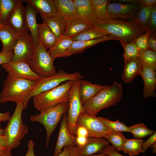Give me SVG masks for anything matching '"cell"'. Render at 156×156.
I'll return each instance as SVG.
<instances>
[{
	"mask_svg": "<svg viewBox=\"0 0 156 156\" xmlns=\"http://www.w3.org/2000/svg\"><path fill=\"white\" fill-rule=\"evenodd\" d=\"M58 14L66 22L79 18L73 0H53Z\"/></svg>",
	"mask_w": 156,
	"mask_h": 156,
	"instance_id": "22",
	"label": "cell"
},
{
	"mask_svg": "<svg viewBox=\"0 0 156 156\" xmlns=\"http://www.w3.org/2000/svg\"><path fill=\"white\" fill-rule=\"evenodd\" d=\"M96 27L120 42L127 43L144 34L146 31L134 22L109 19L98 21Z\"/></svg>",
	"mask_w": 156,
	"mask_h": 156,
	"instance_id": "2",
	"label": "cell"
},
{
	"mask_svg": "<svg viewBox=\"0 0 156 156\" xmlns=\"http://www.w3.org/2000/svg\"><path fill=\"white\" fill-rule=\"evenodd\" d=\"M0 156H12L3 135H0Z\"/></svg>",
	"mask_w": 156,
	"mask_h": 156,
	"instance_id": "43",
	"label": "cell"
},
{
	"mask_svg": "<svg viewBox=\"0 0 156 156\" xmlns=\"http://www.w3.org/2000/svg\"><path fill=\"white\" fill-rule=\"evenodd\" d=\"M24 110L22 102L17 103L14 112L3 129V135L10 151L20 145L21 140L28 132V127L23 124L22 118Z\"/></svg>",
	"mask_w": 156,
	"mask_h": 156,
	"instance_id": "4",
	"label": "cell"
},
{
	"mask_svg": "<svg viewBox=\"0 0 156 156\" xmlns=\"http://www.w3.org/2000/svg\"><path fill=\"white\" fill-rule=\"evenodd\" d=\"M142 69L140 75L144 85L143 96L144 99L156 96V68L143 63Z\"/></svg>",
	"mask_w": 156,
	"mask_h": 156,
	"instance_id": "15",
	"label": "cell"
},
{
	"mask_svg": "<svg viewBox=\"0 0 156 156\" xmlns=\"http://www.w3.org/2000/svg\"><path fill=\"white\" fill-rule=\"evenodd\" d=\"M41 17L44 23L55 35L59 40L63 36L66 22L58 14L49 16Z\"/></svg>",
	"mask_w": 156,
	"mask_h": 156,
	"instance_id": "24",
	"label": "cell"
},
{
	"mask_svg": "<svg viewBox=\"0 0 156 156\" xmlns=\"http://www.w3.org/2000/svg\"><path fill=\"white\" fill-rule=\"evenodd\" d=\"M51 55L39 42L33 58L28 64L32 70L41 77L49 76L56 72Z\"/></svg>",
	"mask_w": 156,
	"mask_h": 156,
	"instance_id": "8",
	"label": "cell"
},
{
	"mask_svg": "<svg viewBox=\"0 0 156 156\" xmlns=\"http://www.w3.org/2000/svg\"><path fill=\"white\" fill-rule=\"evenodd\" d=\"M3 129L0 128V135H3Z\"/></svg>",
	"mask_w": 156,
	"mask_h": 156,
	"instance_id": "55",
	"label": "cell"
},
{
	"mask_svg": "<svg viewBox=\"0 0 156 156\" xmlns=\"http://www.w3.org/2000/svg\"><path fill=\"white\" fill-rule=\"evenodd\" d=\"M151 32L148 30L144 34L137 37L133 41L138 47L140 53L149 49L148 45V37Z\"/></svg>",
	"mask_w": 156,
	"mask_h": 156,
	"instance_id": "40",
	"label": "cell"
},
{
	"mask_svg": "<svg viewBox=\"0 0 156 156\" xmlns=\"http://www.w3.org/2000/svg\"><path fill=\"white\" fill-rule=\"evenodd\" d=\"M143 63L149 64L156 68V52L150 49L140 53L138 57Z\"/></svg>",
	"mask_w": 156,
	"mask_h": 156,
	"instance_id": "39",
	"label": "cell"
},
{
	"mask_svg": "<svg viewBox=\"0 0 156 156\" xmlns=\"http://www.w3.org/2000/svg\"><path fill=\"white\" fill-rule=\"evenodd\" d=\"M144 142L143 139L127 138L121 151L128 154L130 156H134L141 153H144V152L142 147Z\"/></svg>",
	"mask_w": 156,
	"mask_h": 156,
	"instance_id": "33",
	"label": "cell"
},
{
	"mask_svg": "<svg viewBox=\"0 0 156 156\" xmlns=\"http://www.w3.org/2000/svg\"><path fill=\"white\" fill-rule=\"evenodd\" d=\"M41 16H49L58 14L53 0H25Z\"/></svg>",
	"mask_w": 156,
	"mask_h": 156,
	"instance_id": "23",
	"label": "cell"
},
{
	"mask_svg": "<svg viewBox=\"0 0 156 156\" xmlns=\"http://www.w3.org/2000/svg\"><path fill=\"white\" fill-rule=\"evenodd\" d=\"M102 153H105L108 156H124L119 153L112 146L109 144L107 146ZM142 156H146L142 155Z\"/></svg>",
	"mask_w": 156,
	"mask_h": 156,
	"instance_id": "46",
	"label": "cell"
},
{
	"mask_svg": "<svg viewBox=\"0 0 156 156\" xmlns=\"http://www.w3.org/2000/svg\"><path fill=\"white\" fill-rule=\"evenodd\" d=\"M156 34L151 33L148 37V45L149 49L156 51Z\"/></svg>",
	"mask_w": 156,
	"mask_h": 156,
	"instance_id": "47",
	"label": "cell"
},
{
	"mask_svg": "<svg viewBox=\"0 0 156 156\" xmlns=\"http://www.w3.org/2000/svg\"><path fill=\"white\" fill-rule=\"evenodd\" d=\"M21 0L10 15L7 25L17 34L28 32L25 21V7Z\"/></svg>",
	"mask_w": 156,
	"mask_h": 156,
	"instance_id": "14",
	"label": "cell"
},
{
	"mask_svg": "<svg viewBox=\"0 0 156 156\" xmlns=\"http://www.w3.org/2000/svg\"><path fill=\"white\" fill-rule=\"evenodd\" d=\"M75 135L69 132L66 114L62 117L59 130L58 135L53 156H57L62 152L63 147L65 146L75 145Z\"/></svg>",
	"mask_w": 156,
	"mask_h": 156,
	"instance_id": "16",
	"label": "cell"
},
{
	"mask_svg": "<svg viewBox=\"0 0 156 156\" xmlns=\"http://www.w3.org/2000/svg\"><path fill=\"white\" fill-rule=\"evenodd\" d=\"M84 77L78 71L69 73L60 70L54 75L41 77L37 81L26 97L23 104L24 109L27 108L29 99L34 96L54 88L65 81L81 79Z\"/></svg>",
	"mask_w": 156,
	"mask_h": 156,
	"instance_id": "6",
	"label": "cell"
},
{
	"mask_svg": "<svg viewBox=\"0 0 156 156\" xmlns=\"http://www.w3.org/2000/svg\"><path fill=\"white\" fill-rule=\"evenodd\" d=\"M92 26H94L87 24L79 18H75L66 22V27L63 36L70 38Z\"/></svg>",
	"mask_w": 156,
	"mask_h": 156,
	"instance_id": "28",
	"label": "cell"
},
{
	"mask_svg": "<svg viewBox=\"0 0 156 156\" xmlns=\"http://www.w3.org/2000/svg\"><path fill=\"white\" fill-rule=\"evenodd\" d=\"M117 39L109 36L88 41H73L71 46L66 53L65 57L82 52L87 49L99 43L109 40Z\"/></svg>",
	"mask_w": 156,
	"mask_h": 156,
	"instance_id": "25",
	"label": "cell"
},
{
	"mask_svg": "<svg viewBox=\"0 0 156 156\" xmlns=\"http://www.w3.org/2000/svg\"><path fill=\"white\" fill-rule=\"evenodd\" d=\"M97 117L106 126L113 131L129 132V127L118 120L112 121L104 117Z\"/></svg>",
	"mask_w": 156,
	"mask_h": 156,
	"instance_id": "38",
	"label": "cell"
},
{
	"mask_svg": "<svg viewBox=\"0 0 156 156\" xmlns=\"http://www.w3.org/2000/svg\"><path fill=\"white\" fill-rule=\"evenodd\" d=\"M86 156H108L107 154L103 153H100L97 154H93L91 155Z\"/></svg>",
	"mask_w": 156,
	"mask_h": 156,
	"instance_id": "54",
	"label": "cell"
},
{
	"mask_svg": "<svg viewBox=\"0 0 156 156\" xmlns=\"http://www.w3.org/2000/svg\"><path fill=\"white\" fill-rule=\"evenodd\" d=\"M73 42L70 38L62 36L53 48L47 51L54 61L57 58L65 57Z\"/></svg>",
	"mask_w": 156,
	"mask_h": 156,
	"instance_id": "30",
	"label": "cell"
},
{
	"mask_svg": "<svg viewBox=\"0 0 156 156\" xmlns=\"http://www.w3.org/2000/svg\"><path fill=\"white\" fill-rule=\"evenodd\" d=\"M93 14L98 21H104L110 19L107 11V0H91Z\"/></svg>",
	"mask_w": 156,
	"mask_h": 156,
	"instance_id": "34",
	"label": "cell"
},
{
	"mask_svg": "<svg viewBox=\"0 0 156 156\" xmlns=\"http://www.w3.org/2000/svg\"><path fill=\"white\" fill-rule=\"evenodd\" d=\"M35 144L34 141L30 140L28 144V150L25 156H36L34 152Z\"/></svg>",
	"mask_w": 156,
	"mask_h": 156,
	"instance_id": "50",
	"label": "cell"
},
{
	"mask_svg": "<svg viewBox=\"0 0 156 156\" xmlns=\"http://www.w3.org/2000/svg\"><path fill=\"white\" fill-rule=\"evenodd\" d=\"M155 142H156V131L151 135L143 143L142 147L144 152L146 151L148 148Z\"/></svg>",
	"mask_w": 156,
	"mask_h": 156,
	"instance_id": "45",
	"label": "cell"
},
{
	"mask_svg": "<svg viewBox=\"0 0 156 156\" xmlns=\"http://www.w3.org/2000/svg\"><path fill=\"white\" fill-rule=\"evenodd\" d=\"M81 147L75 145L65 146L57 156H80Z\"/></svg>",
	"mask_w": 156,
	"mask_h": 156,
	"instance_id": "41",
	"label": "cell"
},
{
	"mask_svg": "<svg viewBox=\"0 0 156 156\" xmlns=\"http://www.w3.org/2000/svg\"><path fill=\"white\" fill-rule=\"evenodd\" d=\"M35 48L32 38L28 32L18 34L13 49V55L11 61L28 64L33 58Z\"/></svg>",
	"mask_w": 156,
	"mask_h": 156,
	"instance_id": "10",
	"label": "cell"
},
{
	"mask_svg": "<svg viewBox=\"0 0 156 156\" xmlns=\"http://www.w3.org/2000/svg\"><path fill=\"white\" fill-rule=\"evenodd\" d=\"M74 81L69 91L68 113L67 116L69 131L72 134H75L77 121L80 114L82 112L83 105L79 97V88L80 80Z\"/></svg>",
	"mask_w": 156,
	"mask_h": 156,
	"instance_id": "9",
	"label": "cell"
},
{
	"mask_svg": "<svg viewBox=\"0 0 156 156\" xmlns=\"http://www.w3.org/2000/svg\"><path fill=\"white\" fill-rule=\"evenodd\" d=\"M9 111L5 113L0 112V128H1V122L8 121L9 120L11 117Z\"/></svg>",
	"mask_w": 156,
	"mask_h": 156,
	"instance_id": "51",
	"label": "cell"
},
{
	"mask_svg": "<svg viewBox=\"0 0 156 156\" xmlns=\"http://www.w3.org/2000/svg\"><path fill=\"white\" fill-rule=\"evenodd\" d=\"M141 6L138 0L130 3L109 2L107 6V13L110 19L134 22Z\"/></svg>",
	"mask_w": 156,
	"mask_h": 156,
	"instance_id": "11",
	"label": "cell"
},
{
	"mask_svg": "<svg viewBox=\"0 0 156 156\" xmlns=\"http://www.w3.org/2000/svg\"><path fill=\"white\" fill-rule=\"evenodd\" d=\"M37 81L18 78L8 75L0 94V103L21 102L23 104L26 97Z\"/></svg>",
	"mask_w": 156,
	"mask_h": 156,
	"instance_id": "3",
	"label": "cell"
},
{
	"mask_svg": "<svg viewBox=\"0 0 156 156\" xmlns=\"http://www.w3.org/2000/svg\"><path fill=\"white\" fill-rule=\"evenodd\" d=\"M88 138L80 136H76L75 139V144L76 146L83 147L86 144Z\"/></svg>",
	"mask_w": 156,
	"mask_h": 156,
	"instance_id": "49",
	"label": "cell"
},
{
	"mask_svg": "<svg viewBox=\"0 0 156 156\" xmlns=\"http://www.w3.org/2000/svg\"><path fill=\"white\" fill-rule=\"evenodd\" d=\"M153 6L141 5L135 19L134 22L135 23L142 27L146 31L148 30L149 28L150 17Z\"/></svg>",
	"mask_w": 156,
	"mask_h": 156,
	"instance_id": "31",
	"label": "cell"
},
{
	"mask_svg": "<svg viewBox=\"0 0 156 156\" xmlns=\"http://www.w3.org/2000/svg\"><path fill=\"white\" fill-rule=\"evenodd\" d=\"M120 42L124 50V62L139 57L140 52L133 40L127 43Z\"/></svg>",
	"mask_w": 156,
	"mask_h": 156,
	"instance_id": "37",
	"label": "cell"
},
{
	"mask_svg": "<svg viewBox=\"0 0 156 156\" xmlns=\"http://www.w3.org/2000/svg\"><path fill=\"white\" fill-rule=\"evenodd\" d=\"M129 127V132L132 133L137 139H141L151 135L155 131L149 129L142 123H139Z\"/></svg>",
	"mask_w": 156,
	"mask_h": 156,
	"instance_id": "35",
	"label": "cell"
},
{
	"mask_svg": "<svg viewBox=\"0 0 156 156\" xmlns=\"http://www.w3.org/2000/svg\"><path fill=\"white\" fill-rule=\"evenodd\" d=\"M138 1L141 6H152L156 3V0H140Z\"/></svg>",
	"mask_w": 156,
	"mask_h": 156,
	"instance_id": "52",
	"label": "cell"
},
{
	"mask_svg": "<svg viewBox=\"0 0 156 156\" xmlns=\"http://www.w3.org/2000/svg\"><path fill=\"white\" fill-rule=\"evenodd\" d=\"M13 55V50L9 52L0 53V65L7 63L12 61Z\"/></svg>",
	"mask_w": 156,
	"mask_h": 156,
	"instance_id": "44",
	"label": "cell"
},
{
	"mask_svg": "<svg viewBox=\"0 0 156 156\" xmlns=\"http://www.w3.org/2000/svg\"><path fill=\"white\" fill-rule=\"evenodd\" d=\"M74 81H65L54 88L34 96L32 98L34 107L41 112L59 104L68 103L69 90Z\"/></svg>",
	"mask_w": 156,
	"mask_h": 156,
	"instance_id": "5",
	"label": "cell"
},
{
	"mask_svg": "<svg viewBox=\"0 0 156 156\" xmlns=\"http://www.w3.org/2000/svg\"><path fill=\"white\" fill-rule=\"evenodd\" d=\"M124 62L122 79L125 82L129 83L137 76L140 75L142 69V62L137 57Z\"/></svg>",
	"mask_w": 156,
	"mask_h": 156,
	"instance_id": "19",
	"label": "cell"
},
{
	"mask_svg": "<svg viewBox=\"0 0 156 156\" xmlns=\"http://www.w3.org/2000/svg\"><path fill=\"white\" fill-rule=\"evenodd\" d=\"M152 150L153 153L154 154L156 153V142L150 146Z\"/></svg>",
	"mask_w": 156,
	"mask_h": 156,
	"instance_id": "53",
	"label": "cell"
},
{
	"mask_svg": "<svg viewBox=\"0 0 156 156\" xmlns=\"http://www.w3.org/2000/svg\"><path fill=\"white\" fill-rule=\"evenodd\" d=\"M121 83L114 81L106 86L83 105L82 112L96 116L101 110L115 105L119 102L123 92Z\"/></svg>",
	"mask_w": 156,
	"mask_h": 156,
	"instance_id": "1",
	"label": "cell"
},
{
	"mask_svg": "<svg viewBox=\"0 0 156 156\" xmlns=\"http://www.w3.org/2000/svg\"><path fill=\"white\" fill-rule=\"evenodd\" d=\"M68 103H61L45 110L38 115L30 117L31 122H39L44 126L47 133L46 147L48 146L51 136L62 117L68 111Z\"/></svg>",
	"mask_w": 156,
	"mask_h": 156,
	"instance_id": "7",
	"label": "cell"
},
{
	"mask_svg": "<svg viewBox=\"0 0 156 156\" xmlns=\"http://www.w3.org/2000/svg\"><path fill=\"white\" fill-rule=\"evenodd\" d=\"M39 42L46 50L53 48L58 40L55 35L44 23L39 24Z\"/></svg>",
	"mask_w": 156,
	"mask_h": 156,
	"instance_id": "26",
	"label": "cell"
},
{
	"mask_svg": "<svg viewBox=\"0 0 156 156\" xmlns=\"http://www.w3.org/2000/svg\"><path fill=\"white\" fill-rule=\"evenodd\" d=\"M80 126L87 129L88 137L105 138L113 131L106 126L96 116L86 114L82 112L78 117L76 127Z\"/></svg>",
	"mask_w": 156,
	"mask_h": 156,
	"instance_id": "12",
	"label": "cell"
},
{
	"mask_svg": "<svg viewBox=\"0 0 156 156\" xmlns=\"http://www.w3.org/2000/svg\"><path fill=\"white\" fill-rule=\"evenodd\" d=\"M108 36L107 33L92 26L70 37L73 41H88Z\"/></svg>",
	"mask_w": 156,
	"mask_h": 156,
	"instance_id": "29",
	"label": "cell"
},
{
	"mask_svg": "<svg viewBox=\"0 0 156 156\" xmlns=\"http://www.w3.org/2000/svg\"><path fill=\"white\" fill-rule=\"evenodd\" d=\"M7 25H4L0 23V29L1 28L5 27Z\"/></svg>",
	"mask_w": 156,
	"mask_h": 156,
	"instance_id": "56",
	"label": "cell"
},
{
	"mask_svg": "<svg viewBox=\"0 0 156 156\" xmlns=\"http://www.w3.org/2000/svg\"><path fill=\"white\" fill-rule=\"evenodd\" d=\"M105 138L88 137L86 145L81 147L80 156H86L101 153L109 144Z\"/></svg>",
	"mask_w": 156,
	"mask_h": 156,
	"instance_id": "20",
	"label": "cell"
},
{
	"mask_svg": "<svg viewBox=\"0 0 156 156\" xmlns=\"http://www.w3.org/2000/svg\"><path fill=\"white\" fill-rule=\"evenodd\" d=\"M110 142L117 151H121L123 145L127 139L123 132L113 131L108 134L105 138Z\"/></svg>",
	"mask_w": 156,
	"mask_h": 156,
	"instance_id": "36",
	"label": "cell"
},
{
	"mask_svg": "<svg viewBox=\"0 0 156 156\" xmlns=\"http://www.w3.org/2000/svg\"><path fill=\"white\" fill-rule=\"evenodd\" d=\"M78 17L87 24L96 27L98 21L94 16L91 0H73Z\"/></svg>",
	"mask_w": 156,
	"mask_h": 156,
	"instance_id": "17",
	"label": "cell"
},
{
	"mask_svg": "<svg viewBox=\"0 0 156 156\" xmlns=\"http://www.w3.org/2000/svg\"><path fill=\"white\" fill-rule=\"evenodd\" d=\"M18 34L8 26L0 29V40L2 44L1 52L6 53L13 50Z\"/></svg>",
	"mask_w": 156,
	"mask_h": 156,
	"instance_id": "27",
	"label": "cell"
},
{
	"mask_svg": "<svg viewBox=\"0 0 156 156\" xmlns=\"http://www.w3.org/2000/svg\"><path fill=\"white\" fill-rule=\"evenodd\" d=\"M26 23L28 31L30 33L35 48L38 46L39 42V24L37 22V11L30 5L27 4L25 7Z\"/></svg>",
	"mask_w": 156,
	"mask_h": 156,
	"instance_id": "18",
	"label": "cell"
},
{
	"mask_svg": "<svg viewBox=\"0 0 156 156\" xmlns=\"http://www.w3.org/2000/svg\"><path fill=\"white\" fill-rule=\"evenodd\" d=\"M106 85L93 84L90 82L81 79L80 82L79 94L81 104L83 105L90 100Z\"/></svg>",
	"mask_w": 156,
	"mask_h": 156,
	"instance_id": "21",
	"label": "cell"
},
{
	"mask_svg": "<svg viewBox=\"0 0 156 156\" xmlns=\"http://www.w3.org/2000/svg\"><path fill=\"white\" fill-rule=\"evenodd\" d=\"M21 0H0V23L7 25L8 19Z\"/></svg>",
	"mask_w": 156,
	"mask_h": 156,
	"instance_id": "32",
	"label": "cell"
},
{
	"mask_svg": "<svg viewBox=\"0 0 156 156\" xmlns=\"http://www.w3.org/2000/svg\"><path fill=\"white\" fill-rule=\"evenodd\" d=\"M1 65L8 75L14 77L32 81H37L42 77L24 62L11 61Z\"/></svg>",
	"mask_w": 156,
	"mask_h": 156,
	"instance_id": "13",
	"label": "cell"
},
{
	"mask_svg": "<svg viewBox=\"0 0 156 156\" xmlns=\"http://www.w3.org/2000/svg\"><path fill=\"white\" fill-rule=\"evenodd\" d=\"M75 134L76 136H80L88 138V134L87 129L82 126H78L76 127Z\"/></svg>",
	"mask_w": 156,
	"mask_h": 156,
	"instance_id": "48",
	"label": "cell"
},
{
	"mask_svg": "<svg viewBox=\"0 0 156 156\" xmlns=\"http://www.w3.org/2000/svg\"><path fill=\"white\" fill-rule=\"evenodd\" d=\"M150 27L148 30L151 33L156 34V4L152 7L150 19Z\"/></svg>",
	"mask_w": 156,
	"mask_h": 156,
	"instance_id": "42",
	"label": "cell"
}]
</instances>
